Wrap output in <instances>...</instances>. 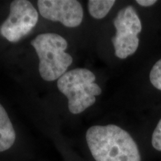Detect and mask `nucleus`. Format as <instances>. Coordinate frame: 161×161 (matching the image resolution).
Here are the masks:
<instances>
[{
  "instance_id": "f257e3e1",
  "label": "nucleus",
  "mask_w": 161,
  "mask_h": 161,
  "mask_svg": "<svg viewBox=\"0 0 161 161\" xmlns=\"http://www.w3.org/2000/svg\"><path fill=\"white\" fill-rule=\"evenodd\" d=\"M86 140L96 161H141L135 141L116 125L90 127Z\"/></svg>"
},
{
  "instance_id": "f03ea898",
  "label": "nucleus",
  "mask_w": 161,
  "mask_h": 161,
  "mask_svg": "<svg viewBox=\"0 0 161 161\" xmlns=\"http://www.w3.org/2000/svg\"><path fill=\"white\" fill-rule=\"evenodd\" d=\"M39 58V72L47 81L58 80L66 72L72 63V58L65 52L67 41L55 33L37 35L31 42Z\"/></svg>"
},
{
  "instance_id": "7ed1b4c3",
  "label": "nucleus",
  "mask_w": 161,
  "mask_h": 161,
  "mask_svg": "<svg viewBox=\"0 0 161 161\" xmlns=\"http://www.w3.org/2000/svg\"><path fill=\"white\" fill-rule=\"evenodd\" d=\"M95 80V75L84 68L66 72L58 80V90L67 98L68 108L72 114H80L95 103L96 96L102 93V89Z\"/></svg>"
},
{
  "instance_id": "20e7f679",
  "label": "nucleus",
  "mask_w": 161,
  "mask_h": 161,
  "mask_svg": "<svg viewBox=\"0 0 161 161\" xmlns=\"http://www.w3.org/2000/svg\"><path fill=\"white\" fill-rule=\"evenodd\" d=\"M116 32L112 38L115 55L120 59H125L134 55L138 49V35L142 31V24L135 9L127 6L121 9L114 20Z\"/></svg>"
},
{
  "instance_id": "39448f33",
  "label": "nucleus",
  "mask_w": 161,
  "mask_h": 161,
  "mask_svg": "<svg viewBox=\"0 0 161 161\" xmlns=\"http://www.w3.org/2000/svg\"><path fill=\"white\" fill-rule=\"evenodd\" d=\"M38 21V13L27 0H14L10 5V14L0 27L2 36L16 43L29 35Z\"/></svg>"
},
{
  "instance_id": "423d86ee",
  "label": "nucleus",
  "mask_w": 161,
  "mask_h": 161,
  "mask_svg": "<svg viewBox=\"0 0 161 161\" xmlns=\"http://www.w3.org/2000/svg\"><path fill=\"white\" fill-rule=\"evenodd\" d=\"M37 6L42 17L66 27H77L83 20V8L75 0H40Z\"/></svg>"
},
{
  "instance_id": "0eeeda50",
  "label": "nucleus",
  "mask_w": 161,
  "mask_h": 161,
  "mask_svg": "<svg viewBox=\"0 0 161 161\" xmlns=\"http://www.w3.org/2000/svg\"><path fill=\"white\" fill-rule=\"evenodd\" d=\"M16 140V132L7 112L0 104V152L11 148Z\"/></svg>"
},
{
  "instance_id": "6e6552de",
  "label": "nucleus",
  "mask_w": 161,
  "mask_h": 161,
  "mask_svg": "<svg viewBox=\"0 0 161 161\" xmlns=\"http://www.w3.org/2000/svg\"><path fill=\"white\" fill-rule=\"evenodd\" d=\"M115 3L114 0H90L88 1V10L92 17L102 19L108 14Z\"/></svg>"
},
{
  "instance_id": "1a4fd4ad",
  "label": "nucleus",
  "mask_w": 161,
  "mask_h": 161,
  "mask_svg": "<svg viewBox=\"0 0 161 161\" xmlns=\"http://www.w3.org/2000/svg\"><path fill=\"white\" fill-rule=\"evenodd\" d=\"M149 78L152 85L158 90H161V59L153 66Z\"/></svg>"
},
{
  "instance_id": "9d476101",
  "label": "nucleus",
  "mask_w": 161,
  "mask_h": 161,
  "mask_svg": "<svg viewBox=\"0 0 161 161\" xmlns=\"http://www.w3.org/2000/svg\"><path fill=\"white\" fill-rule=\"evenodd\" d=\"M152 143L156 150L161 152V119L153 132Z\"/></svg>"
},
{
  "instance_id": "9b49d317",
  "label": "nucleus",
  "mask_w": 161,
  "mask_h": 161,
  "mask_svg": "<svg viewBox=\"0 0 161 161\" xmlns=\"http://www.w3.org/2000/svg\"><path fill=\"white\" fill-rule=\"evenodd\" d=\"M157 3L155 0H136V3L143 7H149Z\"/></svg>"
}]
</instances>
